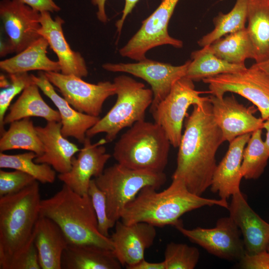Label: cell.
I'll use <instances>...</instances> for the list:
<instances>
[{
  "label": "cell",
  "instance_id": "1",
  "mask_svg": "<svg viewBox=\"0 0 269 269\" xmlns=\"http://www.w3.org/2000/svg\"><path fill=\"white\" fill-rule=\"evenodd\" d=\"M193 107L185 121L172 179L182 180L189 191L201 196L210 187L217 165L216 153L224 140L209 97Z\"/></svg>",
  "mask_w": 269,
  "mask_h": 269
},
{
  "label": "cell",
  "instance_id": "2",
  "mask_svg": "<svg viewBox=\"0 0 269 269\" xmlns=\"http://www.w3.org/2000/svg\"><path fill=\"white\" fill-rule=\"evenodd\" d=\"M152 186L143 187L124 208L121 221L127 224L146 222L155 227L176 226L182 223L185 213L204 207L218 206L228 209L227 200L209 199L191 192L184 182L172 179L162 191Z\"/></svg>",
  "mask_w": 269,
  "mask_h": 269
},
{
  "label": "cell",
  "instance_id": "3",
  "mask_svg": "<svg viewBox=\"0 0 269 269\" xmlns=\"http://www.w3.org/2000/svg\"><path fill=\"white\" fill-rule=\"evenodd\" d=\"M37 181L18 192L0 197V269H14L34 244L41 200Z\"/></svg>",
  "mask_w": 269,
  "mask_h": 269
},
{
  "label": "cell",
  "instance_id": "4",
  "mask_svg": "<svg viewBox=\"0 0 269 269\" xmlns=\"http://www.w3.org/2000/svg\"><path fill=\"white\" fill-rule=\"evenodd\" d=\"M40 216L60 227L69 244L93 245L113 251L110 237L102 235L88 194L80 195L65 184L52 197L41 200Z\"/></svg>",
  "mask_w": 269,
  "mask_h": 269
},
{
  "label": "cell",
  "instance_id": "5",
  "mask_svg": "<svg viewBox=\"0 0 269 269\" xmlns=\"http://www.w3.org/2000/svg\"><path fill=\"white\" fill-rule=\"evenodd\" d=\"M171 144L165 131L156 123L139 121L124 133L114 145V159L128 168L163 172Z\"/></svg>",
  "mask_w": 269,
  "mask_h": 269
},
{
  "label": "cell",
  "instance_id": "6",
  "mask_svg": "<svg viewBox=\"0 0 269 269\" xmlns=\"http://www.w3.org/2000/svg\"><path fill=\"white\" fill-rule=\"evenodd\" d=\"M117 101L108 113L86 133L91 138L105 133L107 142L113 141L120 132L132 127L136 122L144 120L146 109L153 100L151 89L145 88L144 84L126 75L116 77Z\"/></svg>",
  "mask_w": 269,
  "mask_h": 269
},
{
  "label": "cell",
  "instance_id": "7",
  "mask_svg": "<svg viewBox=\"0 0 269 269\" xmlns=\"http://www.w3.org/2000/svg\"><path fill=\"white\" fill-rule=\"evenodd\" d=\"M95 180L106 196L108 218L115 224L141 189L150 186L158 190L165 183L166 176L163 172L135 170L117 163L105 169Z\"/></svg>",
  "mask_w": 269,
  "mask_h": 269
},
{
  "label": "cell",
  "instance_id": "8",
  "mask_svg": "<svg viewBox=\"0 0 269 269\" xmlns=\"http://www.w3.org/2000/svg\"><path fill=\"white\" fill-rule=\"evenodd\" d=\"M211 95L223 97L225 93L237 94L251 102L260 111L264 120L269 118V76L251 66L234 73L205 78Z\"/></svg>",
  "mask_w": 269,
  "mask_h": 269
},
{
  "label": "cell",
  "instance_id": "9",
  "mask_svg": "<svg viewBox=\"0 0 269 269\" xmlns=\"http://www.w3.org/2000/svg\"><path fill=\"white\" fill-rule=\"evenodd\" d=\"M202 93L195 89L193 81L182 78L150 112L154 122L162 128L174 147H178L180 144L183 121L189 107L209 99V97L200 96Z\"/></svg>",
  "mask_w": 269,
  "mask_h": 269
},
{
  "label": "cell",
  "instance_id": "10",
  "mask_svg": "<svg viewBox=\"0 0 269 269\" xmlns=\"http://www.w3.org/2000/svg\"><path fill=\"white\" fill-rule=\"evenodd\" d=\"M179 0H162L156 9L142 21L136 33L119 50L120 55L139 61L146 59L147 52L157 46L182 47L183 42L168 32V23Z\"/></svg>",
  "mask_w": 269,
  "mask_h": 269
},
{
  "label": "cell",
  "instance_id": "11",
  "mask_svg": "<svg viewBox=\"0 0 269 269\" xmlns=\"http://www.w3.org/2000/svg\"><path fill=\"white\" fill-rule=\"evenodd\" d=\"M44 73L74 109L92 116L99 117L105 101L116 94L115 85L109 81L95 84L85 82L82 78L74 75L56 72Z\"/></svg>",
  "mask_w": 269,
  "mask_h": 269
},
{
  "label": "cell",
  "instance_id": "12",
  "mask_svg": "<svg viewBox=\"0 0 269 269\" xmlns=\"http://www.w3.org/2000/svg\"><path fill=\"white\" fill-rule=\"evenodd\" d=\"M175 228L190 241L220 258L240 261L245 254L241 231L230 216L219 219L212 228L188 229L182 224Z\"/></svg>",
  "mask_w": 269,
  "mask_h": 269
},
{
  "label": "cell",
  "instance_id": "13",
  "mask_svg": "<svg viewBox=\"0 0 269 269\" xmlns=\"http://www.w3.org/2000/svg\"><path fill=\"white\" fill-rule=\"evenodd\" d=\"M190 60L179 66L146 59L134 63H110L102 65L106 70L113 72L131 74L141 78L151 86L153 100L149 111L169 94L175 83L185 76Z\"/></svg>",
  "mask_w": 269,
  "mask_h": 269
},
{
  "label": "cell",
  "instance_id": "14",
  "mask_svg": "<svg viewBox=\"0 0 269 269\" xmlns=\"http://www.w3.org/2000/svg\"><path fill=\"white\" fill-rule=\"evenodd\" d=\"M40 12L22 0H2L0 18L12 53H18L41 36Z\"/></svg>",
  "mask_w": 269,
  "mask_h": 269
},
{
  "label": "cell",
  "instance_id": "15",
  "mask_svg": "<svg viewBox=\"0 0 269 269\" xmlns=\"http://www.w3.org/2000/svg\"><path fill=\"white\" fill-rule=\"evenodd\" d=\"M214 120L220 129L224 141L229 143L237 137L263 129L264 121L254 114L257 108L240 104L233 96H209Z\"/></svg>",
  "mask_w": 269,
  "mask_h": 269
},
{
  "label": "cell",
  "instance_id": "16",
  "mask_svg": "<svg viewBox=\"0 0 269 269\" xmlns=\"http://www.w3.org/2000/svg\"><path fill=\"white\" fill-rule=\"evenodd\" d=\"M106 142L105 139H102L92 144L90 138L86 137L83 148L77 157L72 159L70 170L60 173L59 179L76 193L81 195L88 194L92 177L96 178L103 172L105 164L111 157L103 145Z\"/></svg>",
  "mask_w": 269,
  "mask_h": 269
},
{
  "label": "cell",
  "instance_id": "17",
  "mask_svg": "<svg viewBox=\"0 0 269 269\" xmlns=\"http://www.w3.org/2000/svg\"><path fill=\"white\" fill-rule=\"evenodd\" d=\"M110 236L113 252L122 266H132L144 259L145 250L153 244L156 236L155 227L146 222L127 224L116 222Z\"/></svg>",
  "mask_w": 269,
  "mask_h": 269
},
{
  "label": "cell",
  "instance_id": "18",
  "mask_svg": "<svg viewBox=\"0 0 269 269\" xmlns=\"http://www.w3.org/2000/svg\"><path fill=\"white\" fill-rule=\"evenodd\" d=\"M232 197L228 208L229 216L241 231L246 253L253 254L266 250L269 241V223L253 210L241 191Z\"/></svg>",
  "mask_w": 269,
  "mask_h": 269
},
{
  "label": "cell",
  "instance_id": "19",
  "mask_svg": "<svg viewBox=\"0 0 269 269\" xmlns=\"http://www.w3.org/2000/svg\"><path fill=\"white\" fill-rule=\"evenodd\" d=\"M40 23L38 33L57 55L61 73L86 77L88 71L84 58L80 53L71 48L64 37L62 28L64 20L59 16L53 19L50 12L44 11L40 12Z\"/></svg>",
  "mask_w": 269,
  "mask_h": 269
},
{
  "label": "cell",
  "instance_id": "20",
  "mask_svg": "<svg viewBox=\"0 0 269 269\" xmlns=\"http://www.w3.org/2000/svg\"><path fill=\"white\" fill-rule=\"evenodd\" d=\"M251 134L240 135L230 142L225 155L217 165L210 189L212 192L218 193L222 199L227 200L231 196L241 191L243 153Z\"/></svg>",
  "mask_w": 269,
  "mask_h": 269
},
{
  "label": "cell",
  "instance_id": "21",
  "mask_svg": "<svg viewBox=\"0 0 269 269\" xmlns=\"http://www.w3.org/2000/svg\"><path fill=\"white\" fill-rule=\"evenodd\" d=\"M31 75L33 83L57 108L61 117L62 135L66 138L74 137L79 142L83 143L87 137V132L99 121L100 117L92 116L74 109L56 93L44 72H39L38 76Z\"/></svg>",
  "mask_w": 269,
  "mask_h": 269
},
{
  "label": "cell",
  "instance_id": "22",
  "mask_svg": "<svg viewBox=\"0 0 269 269\" xmlns=\"http://www.w3.org/2000/svg\"><path fill=\"white\" fill-rule=\"evenodd\" d=\"M61 126V122L50 121L44 127H35L44 147V152L34 159L37 163L51 166L59 174L70 170L72 159L80 150L75 144L62 135Z\"/></svg>",
  "mask_w": 269,
  "mask_h": 269
},
{
  "label": "cell",
  "instance_id": "23",
  "mask_svg": "<svg viewBox=\"0 0 269 269\" xmlns=\"http://www.w3.org/2000/svg\"><path fill=\"white\" fill-rule=\"evenodd\" d=\"M34 243L42 269H61V259L68 242L60 227L51 219L39 216Z\"/></svg>",
  "mask_w": 269,
  "mask_h": 269
},
{
  "label": "cell",
  "instance_id": "24",
  "mask_svg": "<svg viewBox=\"0 0 269 269\" xmlns=\"http://www.w3.org/2000/svg\"><path fill=\"white\" fill-rule=\"evenodd\" d=\"M113 251L93 245L68 244L61 259L63 269H121Z\"/></svg>",
  "mask_w": 269,
  "mask_h": 269
},
{
  "label": "cell",
  "instance_id": "25",
  "mask_svg": "<svg viewBox=\"0 0 269 269\" xmlns=\"http://www.w3.org/2000/svg\"><path fill=\"white\" fill-rule=\"evenodd\" d=\"M48 46L47 40L41 36L13 57L1 61L0 68L9 74L33 70L59 72L61 68L58 62L47 55Z\"/></svg>",
  "mask_w": 269,
  "mask_h": 269
},
{
  "label": "cell",
  "instance_id": "26",
  "mask_svg": "<svg viewBox=\"0 0 269 269\" xmlns=\"http://www.w3.org/2000/svg\"><path fill=\"white\" fill-rule=\"evenodd\" d=\"M248 26L255 63L269 59V0H248Z\"/></svg>",
  "mask_w": 269,
  "mask_h": 269
},
{
  "label": "cell",
  "instance_id": "27",
  "mask_svg": "<svg viewBox=\"0 0 269 269\" xmlns=\"http://www.w3.org/2000/svg\"><path fill=\"white\" fill-rule=\"evenodd\" d=\"M39 89L34 83L24 88L17 100L10 106L8 113L4 118V125L31 117L42 118L47 122H61L59 112L46 103Z\"/></svg>",
  "mask_w": 269,
  "mask_h": 269
},
{
  "label": "cell",
  "instance_id": "28",
  "mask_svg": "<svg viewBox=\"0 0 269 269\" xmlns=\"http://www.w3.org/2000/svg\"><path fill=\"white\" fill-rule=\"evenodd\" d=\"M185 76L198 82L219 74L234 73L247 68L245 65L236 64L226 61L214 54L208 45L191 53Z\"/></svg>",
  "mask_w": 269,
  "mask_h": 269
},
{
  "label": "cell",
  "instance_id": "29",
  "mask_svg": "<svg viewBox=\"0 0 269 269\" xmlns=\"http://www.w3.org/2000/svg\"><path fill=\"white\" fill-rule=\"evenodd\" d=\"M1 136L0 152L22 149L34 152L37 156L44 152L43 144L29 118L12 122L8 129Z\"/></svg>",
  "mask_w": 269,
  "mask_h": 269
},
{
  "label": "cell",
  "instance_id": "30",
  "mask_svg": "<svg viewBox=\"0 0 269 269\" xmlns=\"http://www.w3.org/2000/svg\"><path fill=\"white\" fill-rule=\"evenodd\" d=\"M208 46L216 56L231 63L245 65L247 59H254L253 46L246 28L227 34Z\"/></svg>",
  "mask_w": 269,
  "mask_h": 269
},
{
  "label": "cell",
  "instance_id": "31",
  "mask_svg": "<svg viewBox=\"0 0 269 269\" xmlns=\"http://www.w3.org/2000/svg\"><path fill=\"white\" fill-rule=\"evenodd\" d=\"M247 9L248 0H237L234 7L229 12H220L213 19L214 28L199 40V45L204 47L225 35L246 28Z\"/></svg>",
  "mask_w": 269,
  "mask_h": 269
},
{
  "label": "cell",
  "instance_id": "32",
  "mask_svg": "<svg viewBox=\"0 0 269 269\" xmlns=\"http://www.w3.org/2000/svg\"><path fill=\"white\" fill-rule=\"evenodd\" d=\"M37 156L32 151L14 155L0 152V167L24 172L42 183H53L55 180V170L47 164L36 163L34 159Z\"/></svg>",
  "mask_w": 269,
  "mask_h": 269
},
{
  "label": "cell",
  "instance_id": "33",
  "mask_svg": "<svg viewBox=\"0 0 269 269\" xmlns=\"http://www.w3.org/2000/svg\"><path fill=\"white\" fill-rule=\"evenodd\" d=\"M262 129L251 134L243 153L241 173L246 179H257L264 172L269 158L264 141L262 137Z\"/></svg>",
  "mask_w": 269,
  "mask_h": 269
},
{
  "label": "cell",
  "instance_id": "34",
  "mask_svg": "<svg viewBox=\"0 0 269 269\" xmlns=\"http://www.w3.org/2000/svg\"><path fill=\"white\" fill-rule=\"evenodd\" d=\"M200 253L194 247L170 242L164 251L166 269H193L199 260Z\"/></svg>",
  "mask_w": 269,
  "mask_h": 269
},
{
  "label": "cell",
  "instance_id": "35",
  "mask_svg": "<svg viewBox=\"0 0 269 269\" xmlns=\"http://www.w3.org/2000/svg\"><path fill=\"white\" fill-rule=\"evenodd\" d=\"M9 75L10 84L0 93V132L2 135L5 131L3 120L5 113L12 99L28 85L33 83L32 75L27 72Z\"/></svg>",
  "mask_w": 269,
  "mask_h": 269
},
{
  "label": "cell",
  "instance_id": "36",
  "mask_svg": "<svg viewBox=\"0 0 269 269\" xmlns=\"http://www.w3.org/2000/svg\"><path fill=\"white\" fill-rule=\"evenodd\" d=\"M88 194L91 198L100 233L105 237H110L109 230L114 227L115 224L108 218L106 196L97 186L95 179H92L90 181Z\"/></svg>",
  "mask_w": 269,
  "mask_h": 269
},
{
  "label": "cell",
  "instance_id": "37",
  "mask_svg": "<svg viewBox=\"0 0 269 269\" xmlns=\"http://www.w3.org/2000/svg\"><path fill=\"white\" fill-rule=\"evenodd\" d=\"M35 180L31 175L18 170H0V197L18 192Z\"/></svg>",
  "mask_w": 269,
  "mask_h": 269
},
{
  "label": "cell",
  "instance_id": "38",
  "mask_svg": "<svg viewBox=\"0 0 269 269\" xmlns=\"http://www.w3.org/2000/svg\"><path fill=\"white\" fill-rule=\"evenodd\" d=\"M240 262L243 269H269V253L267 250L253 254L245 253Z\"/></svg>",
  "mask_w": 269,
  "mask_h": 269
},
{
  "label": "cell",
  "instance_id": "39",
  "mask_svg": "<svg viewBox=\"0 0 269 269\" xmlns=\"http://www.w3.org/2000/svg\"><path fill=\"white\" fill-rule=\"evenodd\" d=\"M14 269H41L34 244L17 262Z\"/></svg>",
  "mask_w": 269,
  "mask_h": 269
},
{
  "label": "cell",
  "instance_id": "40",
  "mask_svg": "<svg viewBox=\"0 0 269 269\" xmlns=\"http://www.w3.org/2000/svg\"><path fill=\"white\" fill-rule=\"evenodd\" d=\"M25 3L33 9L39 11L57 12L60 7L54 0H22Z\"/></svg>",
  "mask_w": 269,
  "mask_h": 269
},
{
  "label": "cell",
  "instance_id": "41",
  "mask_svg": "<svg viewBox=\"0 0 269 269\" xmlns=\"http://www.w3.org/2000/svg\"><path fill=\"white\" fill-rule=\"evenodd\" d=\"M138 1L139 0H125V5L122 11V17L116 23L117 31L119 34L121 32L127 17L132 12Z\"/></svg>",
  "mask_w": 269,
  "mask_h": 269
},
{
  "label": "cell",
  "instance_id": "42",
  "mask_svg": "<svg viewBox=\"0 0 269 269\" xmlns=\"http://www.w3.org/2000/svg\"><path fill=\"white\" fill-rule=\"evenodd\" d=\"M127 269H166L165 264L163 261L160 262H149L141 260L134 265L126 267Z\"/></svg>",
  "mask_w": 269,
  "mask_h": 269
},
{
  "label": "cell",
  "instance_id": "43",
  "mask_svg": "<svg viewBox=\"0 0 269 269\" xmlns=\"http://www.w3.org/2000/svg\"><path fill=\"white\" fill-rule=\"evenodd\" d=\"M106 1V0H91L92 4L97 8L96 12L97 18L103 23H106L108 21L105 9Z\"/></svg>",
  "mask_w": 269,
  "mask_h": 269
},
{
  "label": "cell",
  "instance_id": "44",
  "mask_svg": "<svg viewBox=\"0 0 269 269\" xmlns=\"http://www.w3.org/2000/svg\"><path fill=\"white\" fill-rule=\"evenodd\" d=\"M252 66L257 68L269 76V59L260 63H255Z\"/></svg>",
  "mask_w": 269,
  "mask_h": 269
},
{
  "label": "cell",
  "instance_id": "45",
  "mask_svg": "<svg viewBox=\"0 0 269 269\" xmlns=\"http://www.w3.org/2000/svg\"><path fill=\"white\" fill-rule=\"evenodd\" d=\"M263 129L266 130V137L264 143L267 152L269 155V118L264 121Z\"/></svg>",
  "mask_w": 269,
  "mask_h": 269
},
{
  "label": "cell",
  "instance_id": "46",
  "mask_svg": "<svg viewBox=\"0 0 269 269\" xmlns=\"http://www.w3.org/2000/svg\"><path fill=\"white\" fill-rule=\"evenodd\" d=\"M266 250L269 253V241L268 243L267 246Z\"/></svg>",
  "mask_w": 269,
  "mask_h": 269
}]
</instances>
